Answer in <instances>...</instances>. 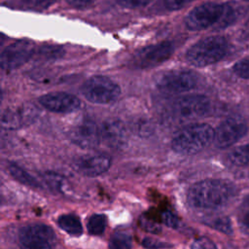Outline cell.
I'll use <instances>...</instances> for the list:
<instances>
[{
    "label": "cell",
    "mask_w": 249,
    "mask_h": 249,
    "mask_svg": "<svg viewBox=\"0 0 249 249\" xmlns=\"http://www.w3.org/2000/svg\"><path fill=\"white\" fill-rule=\"evenodd\" d=\"M235 186L221 179H205L193 184L187 192V202L196 209L211 210L226 205L235 195Z\"/></svg>",
    "instance_id": "6da1fadb"
},
{
    "label": "cell",
    "mask_w": 249,
    "mask_h": 249,
    "mask_svg": "<svg viewBox=\"0 0 249 249\" xmlns=\"http://www.w3.org/2000/svg\"><path fill=\"white\" fill-rule=\"evenodd\" d=\"M215 130L207 124H191L179 130L171 141L174 152L184 156L202 151L214 140Z\"/></svg>",
    "instance_id": "7a4b0ae2"
},
{
    "label": "cell",
    "mask_w": 249,
    "mask_h": 249,
    "mask_svg": "<svg viewBox=\"0 0 249 249\" xmlns=\"http://www.w3.org/2000/svg\"><path fill=\"white\" fill-rule=\"evenodd\" d=\"M228 52V42L221 36H210L194 44L186 53L187 60L197 67L220 61Z\"/></svg>",
    "instance_id": "3957f363"
},
{
    "label": "cell",
    "mask_w": 249,
    "mask_h": 249,
    "mask_svg": "<svg viewBox=\"0 0 249 249\" xmlns=\"http://www.w3.org/2000/svg\"><path fill=\"white\" fill-rule=\"evenodd\" d=\"M83 96L89 102L108 104L115 101L121 94L118 84L105 76H93L88 79L81 88Z\"/></svg>",
    "instance_id": "277c9868"
},
{
    "label": "cell",
    "mask_w": 249,
    "mask_h": 249,
    "mask_svg": "<svg viewBox=\"0 0 249 249\" xmlns=\"http://www.w3.org/2000/svg\"><path fill=\"white\" fill-rule=\"evenodd\" d=\"M225 11V4L213 2L203 3L193 9L185 19L188 29L197 31L215 26L221 19Z\"/></svg>",
    "instance_id": "5b68a950"
},
{
    "label": "cell",
    "mask_w": 249,
    "mask_h": 249,
    "mask_svg": "<svg viewBox=\"0 0 249 249\" xmlns=\"http://www.w3.org/2000/svg\"><path fill=\"white\" fill-rule=\"evenodd\" d=\"M53 239V229L44 224L24 226L18 232L19 249H52L51 241Z\"/></svg>",
    "instance_id": "8992f818"
},
{
    "label": "cell",
    "mask_w": 249,
    "mask_h": 249,
    "mask_svg": "<svg viewBox=\"0 0 249 249\" xmlns=\"http://www.w3.org/2000/svg\"><path fill=\"white\" fill-rule=\"evenodd\" d=\"M197 84L196 74L189 70H174L162 74L157 80L158 89L168 94H178L194 89Z\"/></svg>",
    "instance_id": "52a82bcc"
},
{
    "label": "cell",
    "mask_w": 249,
    "mask_h": 249,
    "mask_svg": "<svg viewBox=\"0 0 249 249\" xmlns=\"http://www.w3.org/2000/svg\"><path fill=\"white\" fill-rule=\"evenodd\" d=\"M210 107L209 99L201 94H192L178 99L172 108V115L179 121H190L204 116Z\"/></svg>",
    "instance_id": "ba28073f"
},
{
    "label": "cell",
    "mask_w": 249,
    "mask_h": 249,
    "mask_svg": "<svg viewBox=\"0 0 249 249\" xmlns=\"http://www.w3.org/2000/svg\"><path fill=\"white\" fill-rule=\"evenodd\" d=\"M173 52L174 47L170 42L151 45L141 49L133 55L132 65L140 69L152 68L167 60Z\"/></svg>",
    "instance_id": "9c48e42d"
},
{
    "label": "cell",
    "mask_w": 249,
    "mask_h": 249,
    "mask_svg": "<svg viewBox=\"0 0 249 249\" xmlns=\"http://www.w3.org/2000/svg\"><path fill=\"white\" fill-rule=\"evenodd\" d=\"M33 42L20 40L6 47L0 56L3 70L12 71L26 63L35 54Z\"/></svg>",
    "instance_id": "30bf717a"
},
{
    "label": "cell",
    "mask_w": 249,
    "mask_h": 249,
    "mask_svg": "<svg viewBox=\"0 0 249 249\" xmlns=\"http://www.w3.org/2000/svg\"><path fill=\"white\" fill-rule=\"evenodd\" d=\"M39 115L38 108L31 103H24L2 112L1 126L4 129L15 130L31 124Z\"/></svg>",
    "instance_id": "8fae6325"
},
{
    "label": "cell",
    "mask_w": 249,
    "mask_h": 249,
    "mask_svg": "<svg viewBox=\"0 0 249 249\" xmlns=\"http://www.w3.org/2000/svg\"><path fill=\"white\" fill-rule=\"evenodd\" d=\"M247 132L245 123L237 118H230L221 123L214 135V143L218 148L225 149L241 139Z\"/></svg>",
    "instance_id": "7c38bea8"
},
{
    "label": "cell",
    "mask_w": 249,
    "mask_h": 249,
    "mask_svg": "<svg viewBox=\"0 0 249 249\" xmlns=\"http://www.w3.org/2000/svg\"><path fill=\"white\" fill-rule=\"evenodd\" d=\"M70 139L83 149H92L101 142L100 130L94 121L89 118L81 120L71 130Z\"/></svg>",
    "instance_id": "4fadbf2b"
},
{
    "label": "cell",
    "mask_w": 249,
    "mask_h": 249,
    "mask_svg": "<svg viewBox=\"0 0 249 249\" xmlns=\"http://www.w3.org/2000/svg\"><path fill=\"white\" fill-rule=\"evenodd\" d=\"M111 165V158L105 154L84 155L76 159L72 166L83 176L95 177L106 172Z\"/></svg>",
    "instance_id": "5bb4252c"
},
{
    "label": "cell",
    "mask_w": 249,
    "mask_h": 249,
    "mask_svg": "<svg viewBox=\"0 0 249 249\" xmlns=\"http://www.w3.org/2000/svg\"><path fill=\"white\" fill-rule=\"evenodd\" d=\"M40 104L54 113H71L81 106L80 99L67 92H50L39 97Z\"/></svg>",
    "instance_id": "9a60e30c"
},
{
    "label": "cell",
    "mask_w": 249,
    "mask_h": 249,
    "mask_svg": "<svg viewBox=\"0 0 249 249\" xmlns=\"http://www.w3.org/2000/svg\"><path fill=\"white\" fill-rule=\"evenodd\" d=\"M99 130L101 142L110 148L118 149L126 143L127 130L120 120L108 119L104 121Z\"/></svg>",
    "instance_id": "2e32d148"
},
{
    "label": "cell",
    "mask_w": 249,
    "mask_h": 249,
    "mask_svg": "<svg viewBox=\"0 0 249 249\" xmlns=\"http://www.w3.org/2000/svg\"><path fill=\"white\" fill-rule=\"evenodd\" d=\"M58 227L70 235L79 236L83 233V225L80 218L75 214H63L57 219Z\"/></svg>",
    "instance_id": "e0dca14e"
},
{
    "label": "cell",
    "mask_w": 249,
    "mask_h": 249,
    "mask_svg": "<svg viewBox=\"0 0 249 249\" xmlns=\"http://www.w3.org/2000/svg\"><path fill=\"white\" fill-rule=\"evenodd\" d=\"M7 167H8V170H9V173L11 174V176L15 180L19 182L20 184H23L25 186L32 187V188L40 187V183L37 181V179H35L25 169H23L17 163L11 162L8 164Z\"/></svg>",
    "instance_id": "ac0fdd59"
},
{
    "label": "cell",
    "mask_w": 249,
    "mask_h": 249,
    "mask_svg": "<svg viewBox=\"0 0 249 249\" xmlns=\"http://www.w3.org/2000/svg\"><path fill=\"white\" fill-rule=\"evenodd\" d=\"M228 160L234 166L249 165V143L231 150L228 155Z\"/></svg>",
    "instance_id": "d6986e66"
},
{
    "label": "cell",
    "mask_w": 249,
    "mask_h": 249,
    "mask_svg": "<svg viewBox=\"0 0 249 249\" xmlns=\"http://www.w3.org/2000/svg\"><path fill=\"white\" fill-rule=\"evenodd\" d=\"M107 225V217L104 214H93L87 222L88 232L91 235H100L104 232Z\"/></svg>",
    "instance_id": "ffe728a7"
},
{
    "label": "cell",
    "mask_w": 249,
    "mask_h": 249,
    "mask_svg": "<svg viewBox=\"0 0 249 249\" xmlns=\"http://www.w3.org/2000/svg\"><path fill=\"white\" fill-rule=\"evenodd\" d=\"M35 54L40 59L45 60H55L59 59L64 54V50L61 47L58 46H53V45H44L36 51Z\"/></svg>",
    "instance_id": "44dd1931"
},
{
    "label": "cell",
    "mask_w": 249,
    "mask_h": 249,
    "mask_svg": "<svg viewBox=\"0 0 249 249\" xmlns=\"http://www.w3.org/2000/svg\"><path fill=\"white\" fill-rule=\"evenodd\" d=\"M131 242L129 234L117 231L112 234L108 243V249H131Z\"/></svg>",
    "instance_id": "7402d4cb"
},
{
    "label": "cell",
    "mask_w": 249,
    "mask_h": 249,
    "mask_svg": "<svg viewBox=\"0 0 249 249\" xmlns=\"http://www.w3.org/2000/svg\"><path fill=\"white\" fill-rule=\"evenodd\" d=\"M205 224L208 227L213 228L216 231H219L226 234H231L232 233V227L231 220L227 216H217L209 218L207 221H205Z\"/></svg>",
    "instance_id": "603a6c76"
},
{
    "label": "cell",
    "mask_w": 249,
    "mask_h": 249,
    "mask_svg": "<svg viewBox=\"0 0 249 249\" xmlns=\"http://www.w3.org/2000/svg\"><path fill=\"white\" fill-rule=\"evenodd\" d=\"M55 0H18L17 5L23 10L28 11H44L51 7Z\"/></svg>",
    "instance_id": "cb8c5ba5"
},
{
    "label": "cell",
    "mask_w": 249,
    "mask_h": 249,
    "mask_svg": "<svg viewBox=\"0 0 249 249\" xmlns=\"http://www.w3.org/2000/svg\"><path fill=\"white\" fill-rule=\"evenodd\" d=\"M133 131L139 136H149L153 133L154 127L149 120H138L131 125Z\"/></svg>",
    "instance_id": "d4e9b609"
},
{
    "label": "cell",
    "mask_w": 249,
    "mask_h": 249,
    "mask_svg": "<svg viewBox=\"0 0 249 249\" xmlns=\"http://www.w3.org/2000/svg\"><path fill=\"white\" fill-rule=\"evenodd\" d=\"M237 221L242 232L249 235V201H244L239 210Z\"/></svg>",
    "instance_id": "484cf974"
},
{
    "label": "cell",
    "mask_w": 249,
    "mask_h": 249,
    "mask_svg": "<svg viewBox=\"0 0 249 249\" xmlns=\"http://www.w3.org/2000/svg\"><path fill=\"white\" fill-rule=\"evenodd\" d=\"M139 225L144 231L151 233H159L161 231L160 224L148 215H142L139 218Z\"/></svg>",
    "instance_id": "4316f807"
},
{
    "label": "cell",
    "mask_w": 249,
    "mask_h": 249,
    "mask_svg": "<svg viewBox=\"0 0 249 249\" xmlns=\"http://www.w3.org/2000/svg\"><path fill=\"white\" fill-rule=\"evenodd\" d=\"M234 18H235V13H234L233 9L230 5L225 4L224 14H223L221 19L219 20V22L215 26L218 28H225L228 25L231 24L232 21L234 20Z\"/></svg>",
    "instance_id": "83f0119b"
},
{
    "label": "cell",
    "mask_w": 249,
    "mask_h": 249,
    "mask_svg": "<svg viewBox=\"0 0 249 249\" xmlns=\"http://www.w3.org/2000/svg\"><path fill=\"white\" fill-rule=\"evenodd\" d=\"M232 69L240 78L249 79V57L238 60L236 63H234Z\"/></svg>",
    "instance_id": "f1b7e54d"
},
{
    "label": "cell",
    "mask_w": 249,
    "mask_h": 249,
    "mask_svg": "<svg viewBox=\"0 0 249 249\" xmlns=\"http://www.w3.org/2000/svg\"><path fill=\"white\" fill-rule=\"evenodd\" d=\"M160 221L163 225H165L168 228H172V229H178L180 226V221L178 219V217L170 212V211H163L160 214Z\"/></svg>",
    "instance_id": "f546056e"
},
{
    "label": "cell",
    "mask_w": 249,
    "mask_h": 249,
    "mask_svg": "<svg viewBox=\"0 0 249 249\" xmlns=\"http://www.w3.org/2000/svg\"><path fill=\"white\" fill-rule=\"evenodd\" d=\"M191 249H217V247L211 239L202 236L193 241Z\"/></svg>",
    "instance_id": "4dcf8cb0"
},
{
    "label": "cell",
    "mask_w": 249,
    "mask_h": 249,
    "mask_svg": "<svg viewBox=\"0 0 249 249\" xmlns=\"http://www.w3.org/2000/svg\"><path fill=\"white\" fill-rule=\"evenodd\" d=\"M194 0H164V6L168 11H176L185 7Z\"/></svg>",
    "instance_id": "1f68e13d"
},
{
    "label": "cell",
    "mask_w": 249,
    "mask_h": 249,
    "mask_svg": "<svg viewBox=\"0 0 249 249\" xmlns=\"http://www.w3.org/2000/svg\"><path fill=\"white\" fill-rule=\"evenodd\" d=\"M142 245L147 249H160L167 246V244H165L164 242H161L152 237H145L142 240Z\"/></svg>",
    "instance_id": "d6a6232c"
},
{
    "label": "cell",
    "mask_w": 249,
    "mask_h": 249,
    "mask_svg": "<svg viewBox=\"0 0 249 249\" xmlns=\"http://www.w3.org/2000/svg\"><path fill=\"white\" fill-rule=\"evenodd\" d=\"M152 0H119L121 5L126 8H139L148 5Z\"/></svg>",
    "instance_id": "836d02e7"
},
{
    "label": "cell",
    "mask_w": 249,
    "mask_h": 249,
    "mask_svg": "<svg viewBox=\"0 0 249 249\" xmlns=\"http://www.w3.org/2000/svg\"><path fill=\"white\" fill-rule=\"evenodd\" d=\"M67 1H68V3L70 5L78 7V8H81V7L87 6L88 4H89L90 2H92L94 0H67Z\"/></svg>",
    "instance_id": "e575fe53"
},
{
    "label": "cell",
    "mask_w": 249,
    "mask_h": 249,
    "mask_svg": "<svg viewBox=\"0 0 249 249\" xmlns=\"http://www.w3.org/2000/svg\"><path fill=\"white\" fill-rule=\"evenodd\" d=\"M245 1H249V0H245Z\"/></svg>",
    "instance_id": "d590c367"
}]
</instances>
